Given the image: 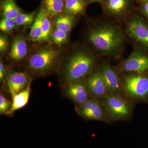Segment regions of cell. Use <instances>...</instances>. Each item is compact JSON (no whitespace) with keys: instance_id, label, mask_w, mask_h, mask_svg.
<instances>
[{"instance_id":"6da1fadb","label":"cell","mask_w":148,"mask_h":148,"mask_svg":"<svg viewBox=\"0 0 148 148\" xmlns=\"http://www.w3.org/2000/svg\"><path fill=\"white\" fill-rule=\"evenodd\" d=\"M88 40L92 47L101 54L114 56L122 50L125 37L121 29L116 25L103 22L91 29Z\"/></svg>"},{"instance_id":"7a4b0ae2","label":"cell","mask_w":148,"mask_h":148,"mask_svg":"<svg viewBox=\"0 0 148 148\" xmlns=\"http://www.w3.org/2000/svg\"><path fill=\"white\" fill-rule=\"evenodd\" d=\"M96 60L92 53L83 49H77L69 54L63 65L62 79L67 85L84 79L94 70Z\"/></svg>"},{"instance_id":"3957f363","label":"cell","mask_w":148,"mask_h":148,"mask_svg":"<svg viewBox=\"0 0 148 148\" xmlns=\"http://www.w3.org/2000/svg\"><path fill=\"white\" fill-rule=\"evenodd\" d=\"M123 95L134 104H148V73H123Z\"/></svg>"},{"instance_id":"277c9868","label":"cell","mask_w":148,"mask_h":148,"mask_svg":"<svg viewBox=\"0 0 148 148\" xmlns=\"http://www.w3.org/2000/svg\"><path fill=\"white\" fill-rule=\"evenodd\" d=\"M101 99L110 123L128 121L133 117L135 104L124 95L108 93Z\"/></svg>"},{"instance_id":"5b68a950","label":"cell","mask_w":148,"mask_h":148,"mask_svg":"<svg viewBox=\"0 0 148 148\" xmlns=\"http://www.w3.org/2000/svg\"><path fill=\"white\" fill-rule=\"evenodd\" d=\"M60 57L59 51L52 48H43L30 57L28 67L34 73L45 76L54 71Z\"/></svg>"},{"instance_id":"8992f818","label":"cell","mask_w":148,"mask_h":148,"mask_svg":"<svg viewBox=\"0 0 148 148\" xmlns=\"http://www.w3.org/2000/svg\"><path fill=\"white\" fill-rule=\"evenodd\" d=\"M77 112L85 119L110 123L106 107L102 99L90 98L80 106H75Z\"/></svg>"},{"instance_id":"52a82bcc","label":"cell","mask_w":148,"mask_h":148,"mask_svg":"<svg viewBox=\"0 0 148 148\" xmlns=\"http://www.w3.org/2000/svg\"><path fill=\"white\" fill-rule=\"evenodd\" d=\"M116 68L122 74L148 73V55L141 49L136 48Z\"/></svg>"},{"instance_id":"ba28073f","label":"cell","mask_w":148,"mask_h":148,"mask_svg":"<svg viewBox=\"0 0 148 148\" xmlns=\"http://www.w3.org/2000/svg\"><path fill=\"white\" fill-rule=\"evenodd\" d=\"M126 31L130 37L148 50V24L138 16H132L127 22Z\"/></svg>"},{"instance_id":"9c48e42d","label":"cell","mask_w":148,"mask_h":148,"mask_svg":"<svg viewBox=\"0 0 148 148\" xmlns=\"http://www.w3.org/2000/svg\"><path fill=\"white\" fill-rule=\"evenodd\" d=\"M100 69L108 93L123 95L121 75L116 68L104 62Z\"/></svg>"},{"instance_id":"30bf717a","label":"cell","mask_w":148,"mask_h":148,"mask_svg":"<svg viewBox=\"0 0 148 148\" xmlns=\"http://www.w3.org/2000/svg\"><path fill=\"white\" fill-rule=\"evenodd\" d=\"M64 93V95L73 102L76 106L82 105L90 98L86 80L84 79L66 85Z\"/></svg>"},{"instance_id":"8fae6325","label":"cell","mask_w":148,"mask_h":148,"mask_svg":"<svg viewBox=\"0 0 148 148\" xmlns=\"http://www.w3.org/2000/svg\"><path fill=\"white\" fill-rule=\"evenodd\" d=\"M90 98L102 99L108 92L100 68L94 69L86 79Z\"/></svg>"},{"instance_id":"7c38bea8","label":"cell","mask_w":148,"mask_h":148,"mask_svg":"<svg viewBox=\"0 0 148 148\" xmlns=\"http://www.w3.org/2000/svg\"><path fill=\"white\" fill-rule=\"evenodd\" d=\"M7 80L12 97L24 90L31 82L27 74L16 71H12L9 73Z\"/></svg>"},{"instance_id":"4fadbf2b","label":"cell","mask_w":148,"mask_h":148,"mask_svg":"<svg viewBox=\"0 0 148 148\" xmlns=\"http://www.w3.org/2000/svg\"><path fill=\"white\" fill-rule=\"evenodd\" d=\"M28 48L24 38L18 36L14 39L11 45L10 58L15 61L23 60L27 56Z\"/></svg>"},{"instance_id":"5bb4252c","label":"cell","mask_w":148,"mask_h":148,"mask_svg":"<svg viewBox=\"0 0 148 148\" xmlns=\"http://www.w3.org/2000/svg\"><path fill=\"white\" fill-rule=\"evenodd\" d=\"M31 84L30 82L24 90L12 96L11 106L6 115L12 114L15 111L22 108L26 106L30 96Z\"/></svg>"},{"instance_id":"9a60e30c","label":"cell","mask_w":148,"mask_h":148,"mask_svg":"<svg viewBox=\"0 0 148 148\" xmlns=\"http://www.w3.org/2000/svg\"><path fill=\"white\" fill-rule=\"evenodd\" d=\"M45 11V8H42L40 10L32 25L29 37L33 41H41L42 36L43 19Z\"/></svg>"},{"instance_id":"2e32d148","label":"cell","mask_w":148,"mask_h":148,"mask_svg":"<svg viewBox=\"0 0 148 148\" xmlns=\"http://www.w3.org/2000/svg\"><path fill=\"white\" fill-rule=\"evenodd\" d=\"M2 14L4 18L15 19L21 13L14 0H4L2 4Z\"/></svg>"},{"instance_id":"e0dca14e","label":"cell","mask_w":148,"mask_h":148,"mask_svg":"<svg viewBox=\"0 0 148 148\" xmlns=\"http://www.w3.org/2000/svg\"><path fill=\"white\" fill-rule=\"evenodd\" d=\"M127 5V0H108L107 8L110 13L119 16L125 13Z\"/></svg>"},{"instance_id":"ac0fdd59","label":"cell","mask_w":148,"mask_h":148,"mask_svg":"<svg viewBox=\"0 0 148 148\" xmlns=\"http://www.w3.org/2000/svg\"><path fill=\"white\" fill-rule=\"evenodd\" d=\"M44 4L48 14L52 17L60 14L65 6L63 0H44Z\"/></svg>"},{"instance_id":"d6986e66","label":"cell","mask_w":148,"mask_h":148,"mask_svg":"<svg viewBox=\"0 0 148 148\" xmlns=\"http://www.w3.org/2000/svg\"><path fill=\"white\" fill-rule=\"evenodd\" d=\"M65 9L70 15H76L82 13L84 9L83 0H65Z\"/></svg>"},{"instance_id":"ffe728a7","label":"cell","mask_w":148,"mask_h":148,"mask_svg":"<svg viewBox=\"0 0 148 148\" xmlns=\"http://www.w3.org/2000/svg\"><path fill=\"white\" fill-rule=\"evenodd\" d=\"M74 18L71 15L59 16L56 21V29L69 33L73 26Z\"/></svg>"},{"instance_id":"44dd1931","label":"cell","mask_w":148,"mask_h":148,"mask_svg":"<svg viewBox=\"0 0 148 148\" xmlns=\"http://www.w3.org/2000/svg\"><path fill=\"white\" fill-rule=\"evenodd\" d=\"M35 13H20L15 19L16 25L27 26L32 25L35 20Z\"/></svg>"},{"instance_id":"7402d4cb","label":"cell","mask_w":148,"mask_h":148,"mask_svg":"<svg viewBox=\"0 0 148 148\" xmlns=\"http://www.w3.org/2000/svg\"><path fill=\"white\" fill-rule=\"evenodd\" d=\"M47 11L46 10L42 21V36L41 41H45L49 38L51 31V24L48 16Z\"/></svg>"},{"instance_id":"603a6c76","label":"cell","mask_w":148,"mask_h":148,"mask_svg":"<svg viewBox=\"0 0 148 148\" xmlns=\"http://www.w3.org/2000/svg\"><path fill=\"white\" fill-rule=\"evenodd\" d=\"M52 40L56 44L61 46L66 43L68 40V33L56 29L51 35Z\"/></svg>"},{"instance_id":"cb8c5ba5","label":"cell","mask_w":148,"mask_h":148,"mask_svg":"<svg viewBox=\"0 0 148 148\" xmlns=\"http://www.w3.org/2000/svg\"><path fill=\"white\" fill-rule=\"evenodd\" d=\"M15 19L3 18L0 22V29L3 32L9 33L16 26Z\"/></svg>"},{"instance_id":"d4e9b609","label":"cell","mask_w":148,"mask_h":148,"mask_svg":"<svg viewBox=\"0 0 148 148\" xmlns=\"http://www.w3.org/2000/svg\"><path fill=\"white\" fill-rule=\"evenodd\" d=\"M11 103L4 96L2 93L0 95V113L6 114L9 110L11 106Z\"/></svg>"},{"instance_id":"484cf974","label":"cell","mask_w":148,"mask_h":148,"mask_svg":"<svg viewBox=\"0 0 148 148\" xmlns=\"http://www.w3.org/2000/svg\"><path fill=\"white\" fill-rule=\"evenodd\" d=\"M8 45V42L7 38L4 36L1 35L0 37V51L3 53L7 49Z\"/></svg>"},{"instance_id":"4316f807","label":"cell","mask_w":148,"mask_h":148,"mask_svg":"<svg viewBox=\"0 0 148 148\" xmlns=\"http://www.w3.org/2000/svg\"><path fill=\"white\" fill-rule=\"evenodd\" d=\"M5 70L4 65L3 64V61L1 60L0 61V81L2 82L4 79L5 77Z\"/></svg>"},{"instance_id":"83f0119b","label":"cell","mask_w":148,"mask_h":148,"mask_svg":"<svg viewBox=\"0 0 148 148\" xmlns=\"http://www.w3.org/2000/svg\"><path fill=\"white\" fill-rule=\"evenodd\" d=\"M143 11L148 18V1L143 6Z\"/></svg>"},{"instance_id":"f1b7e54d","label":"cell","mask_w":148,"mask_h":148,"mask_svg":"<svg viewBox=\"0 0 148 148\" xmlns=\"http://www.w3.org/2000/svg\"><path fill=\"white\" fill-rule=\"evenodd\" d=\"M90 1H101V0H90Z\"/></svg>"},{"instance_id":"f546056e","label":"cell","mask_w":148,"mask_h":148,"mask_svg":"<svg viewBox=\"0 0 148 148\" xmlns=\"http://www.w3.org/2000/svg\"><path fill=\"white\" fill-rule=\"evenodd\" d=\"M140 1H147V0H140Z\"/></svg>"}]
</instances>
